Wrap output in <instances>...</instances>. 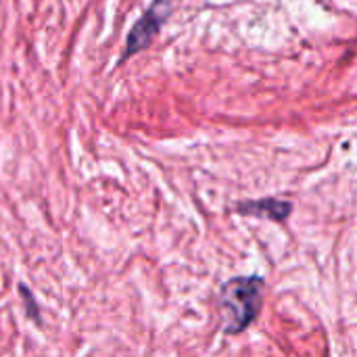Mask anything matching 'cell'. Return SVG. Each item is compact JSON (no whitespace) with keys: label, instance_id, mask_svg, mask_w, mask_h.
<instances>
[{"label":"cell","instance_id":"obj_2","mask_svg":"<svg viewBox=\"0 0 357 357\" xmlns=\"http://www.w3.org/2000/svg\"><path fill=\"white\" fill-rule=\"evenodd\" d=\"M176 0H153L151 6L144 10V15L134 23L132 31L128 33L126 40V50L121 61L130 59L132 54L142 52L144 48L151 46V42L155 40V36L159 33V29L163 27V23L169 19L172 10H174Z\"/></svg>","mask_w":357,"mask_h":357},{"label":"cell","instance_id":"obj_3","mask_svg":"<svg viewBox=\"0 0 357 357\" xmlns=\"http://www.w3.org/2000/svg\"><path fill=\"white\" fill-rule=\"evenodd\" d=\"M234 211L241 215H253V218H264L272 222H287V218L293 213V205L287 201H278V199H259V201L238 203Z\"/></svg>","mask_w":357,"mask_h":357},{"label":"cell","instance_id":"obj_4","mask_svg":"<svg viewBox=\"0 0 357 357\" xmlns=\"http://www.w3.org/2000/svg\"><path fill=\"white\" fill-rule=\"evenodd\" d=\"M21 295H23V297H25V301H27V314H29V316L33 314V318H36V320H40V318H38L36 303H33V299H29V293H27V289H25V287H21Z\"/></svg>","mask_w":357,"mask_h":357},{"label":"cell","instance_id":"obj_1","mask_svg":"<svg viewBox=\"0 0 357 357\" xmlns=\"http://www.w3.org/2000/svg\"><path fill=\"white\" fill-rule=\"evenodd\" d=\"M264 289L261 276H236L222 284L220 310L226 335H241L253 324L264 303Z\"/></svg>","mask_w":357,"mask_h":357}]
</instances>
